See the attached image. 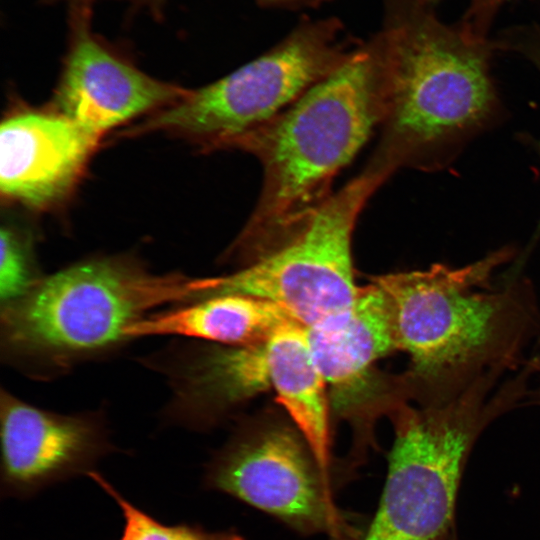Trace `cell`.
<instances>
[{
    "instance_id": "6da1fadb",
    "label": "cell",
    "mask_w": 540,
    "mask_h": 540,
    "mask_svg": "<svg viewBox=\"0 0 540 540\" xmlns=\"http://www.w3.org/2000/svg\"><path fill=\"white\" fill-rule=\"evenodd\" d=\"M407 2L372 43L382 116L368 164L390 177L405 168L443 169L500 110L490 72L499 43Z\"/></svg>"
},
{
    "instance_id": "7a4b0ae2",
    "label": "cell",
    "mask_w": 540,
    "mask_h": 540,
    "mask_svg": "<svg viewBox=\"0 0 540 540\" xmlns=\"http://www.w3.org/2000/svg\"><path fill=\"white\" fill-rule=\"evenodd\" d=\"M382 91L374 47L354 49L284 111L234 145L263 179L256 205L227 254L248 264L296 235L333 194L336 175L378 128Z\"/></svg>"
},
{
    "instance_id": "3957f363",
    "label": "cell",
    "mask_w": 540,
    "mask_h": 540,
    "mask_svg": "<svg viewBox=\"0 0 540 540\" xmlns=\"http://www.w3.org/2000/svg\"><path fill=\"white\" fill-rule=\"evenodd\" d=\"M512 255L504 247L461 267L437 263L370 279L388 301L398 350L410 356L416 398L444 399L488 372H502L534 334L528 290L491 285Z\"/></svg>"
},
{
    "instance_id": "277c9868",
    "label": "cell",
    "mask_w": 540,
    "mask_h": 540,
    "mask_svg": "<svg viewBox=\"0 0 540 540\" xmlns=\"http://www.w3.org/2000/svg\"><path fill=\"white\" fill-rule=\"evenodd\" d=\"M203 282L124 255L74 263L1 307V358L32 378L63 375L128 342L126 330L153 310L201 299Z\"/></svg>"
},
{
    "instance_id": "5b68a950",
    "label": "cell",
    "mask_w": 540,
    "mask_h": 540,
    "mask_svg": "<svg viewBox=\"0 0 540 540\" xmlns=\"http://www.w3.org/2000/svg\"><path fill=\"white\" fill-rule=\"evenodd\" d=\"M484 375L456 394L393 412L395 438L380 502L362 540H440L451 525L460 479L476 439L515 399L492 398Z\"/></svg>"
},
{
    "instance_id": "8992f818",
    "label": "cell",
    "mask_w": 540,
    "mask_h": 540,
    "mask_svg": "<svg viewBox=\"0 0 540 540\" xmlns=\"http://www.w3.org/2000/svg\"><path fill=\"white\" fill-rule=\"evenodd\" d=\"M336 21L304 25L270 51L223 78L186 91L129 130L167 132L205 151L233 149L248 132L284 111L353 52Z\"/></svg>"
},
{
    "instance_id": "52a82bcc",
    "label": "cell",
    "mask_w": 540,
    "mask_h": 540,
    "mask_svg": "<svg viewBox=\"0 0 540 540\" xmlns=\"http://www.w3.org/2000/svg\"><path fill=\"white\" fill-rule=\"evenodd\" d=\"M389 178L367 164L290 240L238 271L206 277V297L266 299L305 328L347 309L361 290L354 280L355 226L368 200Z\"/></svg>"
},
{
    "instance_id": "ba28073f",
    "label": "cell",
    "mask_w": 540,
    "mask_h": 540,
    "mask_svg": "<svg viewBox=\"0 0 540 540\" xmlns=\"http://www.w3.org/2000/svg\"><path fill=\"white\" fill-rule=\"evenodd\" d=\"M330 478L295 427L274 423L232 439L207 465L204 485L297 532L345 540L355 532L333 502Z\"/></svg>"
},
{
    "instance_id": "9c48e42d",
    "label": "cell",
    "mask_w": 540,
    "mask_h": 540,
    "mask_svg": "<svg viewBox=\"0 0 540 540\" xmlns=\"http://www.w3.org/2000/svg\"><path fill=\"white\" fill-rule=\"evenodd\" d=\"M313 358L326 382L329 401L358 430L357 456L369 441V424L412 396L405 374L387 379L376 363L398 350L393 320L383 291L373 282L347 309L306 328Z\"/></svg>"
},
{
    "instance_id": "30bf717a",
    "label": "cell",
    "mask_w": 540,
    "mask_h": 540,
    "mask_svg": "<svg viewBox=\"0 0 540 540\" xmlns=\"http://www.w3.org/2000/svg\"><path fill=\"white\" fill-rule=\"evenodd\" d=\"M1 494L28 498L88 475L114 447L102 412L57 413L1 389Z\"/></svg>"
},
{
    "instance_id": "8fae6325",
    "label": "cell",
    "mask_w": 540,
    "mask_h": 540,
    "mask_svg": "<svg viewBox=\"0 0 540 540\" xmlns=\"http://www.w3.org/2000/svg\"><path fill=\"white\" fill-rule=\"evenodd\" d=\"M91 5H71L70 45L53 109L100 139L176 102L187 89L145 74L98 38L90 27Z\"/></svg>"
},
{
    "instance_id": "7c38bea8",
    "label": "cell",
    "mask_w": 540,
    "mask_h": 540,
    "mask_svg": "<svg viewBox=\"0 0 540 540\" xmlns=\"http://www.w3.org/2000/svg\"><path fill=\"white\" fill-rule=\"evenodd\" d=\"M99 138L57 112L21 109L0 128V190L32 209L65 199L79 181Z\"/></svg>"
},
{
    "instance_id": "4fadbf2b",
    "label": "cell",
    "mask_w": 540,
    "mask_h": 540,
    "mask_svg": "<svg viewBox=\"0 0 540 540\" xmlns=\"http://www.w3.org/2000/svg\"><path fill=\"white\" fill-rule=\"evenodd\" d=\"M292 323L296 322L291 316L269 300L221 294L153 312L131 325L126 337L130 341L148 336H175L245 346L266 342Z\"/></svg>"
},
{
    "instance_id": "5bb4252c",
    "label": "cell",
    "mask_w": 540,
    "mask_h": 540,
    "mask_svg": "<svg viewBox=\"0 0 540 540\" xmlns=\"http://www.w3.org/2000/svg\"><path fill=\"white\" fill-rule=\"evenodd\" d=\"M266 347L271 388L323 471L330 476V401L306 328L297 323L288 324L266 342Z\"/></svg>"
},
{
    "instance_id": "9a60e30c",
    "label": "cell",
    "mask_w": 540,
    "mask_h": 540,
    "mask_svg": "<svg viewBox=\"0 0 540 540\" xmlns=\"http://www.w3.org/2000/svg\"><path fill=\"white\" fill-rule=\"evenodd\" d=\"M120 507L124 528L120 540H244L234 531H207L197 525L168 526L157 521L125 499L100 473L93 470L88 475Z\"/></svg>"
},
{
    "instance_id": "2e32d148",
    "label": "cell",
    "mask_w": 540,
    "mask_h": 540,
    "mask_svg": "<svg viewBox=\"0 0 540 540\" xmlns=\"http://www.w3.org/2000/svg\"><path fill=\"white\" fill-rule=\"evenodd\" d=\"M0 243V307H3L26 294L43 275L28 236L6 225L1 228Z\"/></svg>"
},
{
    "instance_id": "e0dca14e",
    "label": "cell",
    "mask_w": 540,
    "mask_h": 540,
    "mask_svg": "<svg viewBox=\"0 0 540 540\" xmlns=\"http://www.w3.org/2000/svg\"><path fill=\"white\" fill-rule=\"evenodd\" d=\"M432 6L440 0H408ZM511 0H468V7L460 23L481 37H489V30L499 9Z\"/></svg>"
},
{
    "instance_id": "ac0fdd59",
    "label": "cell",
    "mask_w": 540,
    "mask_h": 540,
    "mask_svg": "<svg viewBox=\"0 0 540 540\" xmlns=\"http://www.w3.org/2000/svg\"><path fill=\"white\" fill-rule=\"evenodd\" d=\"M510 47L522 51L540 69V28L520 29L509 38Z\"/></svg>"
},
{
    "instance_id": "d6986e66",
    "label": "cell",
    "mask_w": 540,
    "mask_h": 540,
    "mask_svg": "<svg viewBox=\"0 0 540 540\" xmlns=\"http://www.w3.org/2000/svg\"><path fill=\"white\" fill-rule=\"evenodd\" d=\"M142 1L146 3L147 5H151V6L158 5L157 3L160 2V0H142ZM265 1L286 2V3H301V2L311 3V2L321 1V0H265Z\"/></svg>"
},
{
    "instance_id": "ffe728a7",
    "label": "cell",
    "mask_w": 540,
    "mask_h": 540,
    "mask_svg": "<svg viewBox=\"0 0 540 540\" xmlns=\"http://www.w3.org/2000/svg\"><path fill=\"white\" fill-rule=\"evenodd\" d=\"M70 1L73 2V1H79V0H70Z\"/></svg>"
}]
</instances>
